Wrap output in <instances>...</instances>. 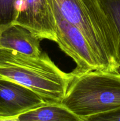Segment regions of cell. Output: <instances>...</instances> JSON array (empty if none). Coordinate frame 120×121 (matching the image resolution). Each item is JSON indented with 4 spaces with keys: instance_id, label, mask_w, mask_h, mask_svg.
<instances>
[{
    "instance_id": "6da1fadb",
    "label": "cell",
    "mask_w": 120,
    "mask_h": 121,
    "mask_svg": "<svg viewBox=\"0 0 120 121\" xmlns=\"http://www.w3.org/2000/svg\"><path fill=\"white\" fill-rule=\"evenodd\" d=\"M51 1L67 21L81 31L102 69L120 72V37L98 0Z\"/></svg>"
},
{
    "instance_id": "7a4b0ae2",
    "label": "cell",
    "mask_w": 120,
    "mask_h": 121,
    "mask_svg": "<svg viewBox=\"0 0 120 121\" xmlns=\"http://www.w3.org/2000/svg\"><path fill=\"white\" fill-rule=\"evenodd\" d=\"M74 76L60 69L48 54L31 56L0 48V79L25 86L47 104H61Z\"/></svg>"
},
{
    "instance_id": "3957f363",
    "label": "cell",
    "mask_w": 120,
    "mask_h": 121,
    "mask_svg": "<svg viewBox=\"0 0 120 121\" xmlns=\"http://www.w3.org/2000/svg\"><path fill=\"white\" fill-rule=\"evenodd\" d=\"M61 104L85 121L120 108V73L95 70L74 77Z\"/></svg>"
},
{
    "instance_id": "277c9868",
    "label": "cell",
    "mask_w": 120,
    "mask_h": 121,
    "mask_svg": "<svg viewBox=\"0 0 120 121\" xmlns=\"http://www.w3.org/2000/svg\"><path fill=\"white\" fill-rule=\"evenodd\" d=\"M56 26L55 42L62 52L76 63L72 72L74 76L95 70H103L97 57L81 31L61 15L51 2Z\"/></svg>"
},
{
    "instance_id": "5b68a950",
    "label": "cell",
    "mask_w": 120,
    "mask_h": 121,
    "mask_svg": "<svg viewBox=\"0 0 120 121\" xmlns=\"http://www.w3.org/2000/svg\"><path fill=\"white\" fill-rule=\"evenodd\" d=\"M13 24L28 30L41 40H56V26L50 0H21Z\"/></svg>"
},
{
    "instance_id": "8992f818",
    "label": "cell",
    "mask_w": 120,
    "mask_h": 121,
    "mask_svg": "<svg viewBox=\"0 0 120 121\" xmlns=\"http://www.w3.org/2000/svg\"><path fill=\"white\" fill-rule=\"evenodd\" d=\"M45 104L32 90L14 82L0 79V121H12L21 113Z\"/></svg>"
},
{
    "instance_id": "52a82bcc",
    "label": "cell",
    "mask_w": 120,
    "mask_h": 121,
    "mask_svg": "<svg viewBox=\"0 0 120 121\" xmlns=\"http://www.w3.org/2000/svg\"><path fill=\"white\" fill-rule=\"evenodd\" d=\"M41 41L28 30L20 25L12 24L1 31L0 48L31 56H38L42 53Z\"/></svg>"
},
{
    "instance_id": "ba28073f",
    "label": "cell",
    "mask_w": 120,
    "mask_h": 121,
    "mask_svg": "<svg viewBox=\"0 0 120 121\" xmlns=\"http://www.w3.org/2000/svg\"><path fill=\"white\" fill-rule=\"evenodd\" d=\"M12 121H81L62 104H45L21 113Z\"/></svg>"
},
{
    "instance_id": "9c48e42d",
    "label": "cell",
    "mask_w": 120,
    "mask_h": 121,
    "mask_svg": "<svg viewBox=\"0 0 120 121\" xmlns=\"http://www.w3.org/2000/svg\"><path fill=\"white\" fill-rule=\"evenodd\" d=\"M21 0H0V29L14 23Z\"/></svg>"
},
{
    "instance_id": "30bf717a",
    "label": "cell",
    "mask_w": 120,
    "mask_h": 121,
    "mask_svg": "<svg viewBox=\"0 0 120 121\" xmlns=\"http://www.w3.org/2000/svg\"><path fill=\"white\" fill-rule=\"evenodd\" d=\"M102 8L114 22L120 41V0H98Z\"/></svg>"
},
{
    "instance_id": "8fae6325",
    "label": "cell",
    "mask_w": 120,
    "mask_h": 121,
    "mask_svg": "<svg viewBox=\"0 0 120 121\" xmlns=\"http://www.w3.org/2000/svg\"><path fill=\"white\" fill-rule=\"evenodd\" d=\"M85 121H120V108L89 117Z\"/></svg>"
},
{
    "instance_id": "7c38bea8",
    "label": "cell",
    "mask_w": 120,
    "mask_h": 121,
    "mask_svg": "<svg viewBox=\"0 0 120 121\" xmlns=\"http://www.w3.org/2000/svg\"><path fill=\"white\" fill-rule=\"evenodd\" d=\"M3 29H0V35H1V31H2V30Z\"/></svg>"
}]
</instances>
